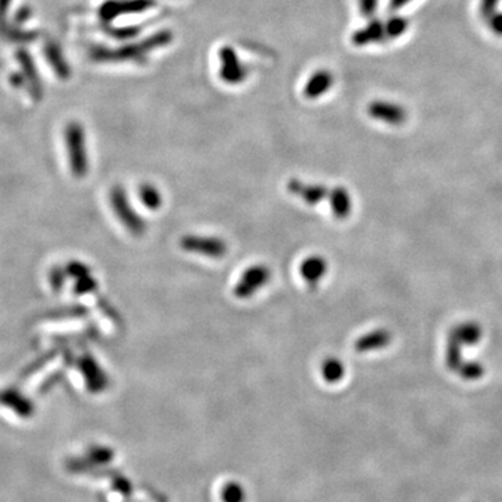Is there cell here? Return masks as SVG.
I'll return each instance as SVG.
<instances>
[{
	"mask_svg": "<svg viewBox=\"0 0 502 502\" xmlns=\"http://www.w3.org/2000/svg\"><path fill=\"white\" fill-rule=\"evenodd\" d=\"M386 342V335L384 332H373L369 335H365L356 342V351L359 352H367L373 351L376 348H381Z\"/></svg>",
	"mask_w": 502,
	"mask_h": 502,
	"instance_id": "obj_18",
	"label": "cell"
},
{
	"mask_svg": "<svg viewBox=\"0 0 502 502\" xmlns=\"http://www.w3.org/2000/svg\"><path fill=\"white\" fill-rule=\"evenodd\" d=\"M180 249L186 252L205 255L214 259H221L228 254L229 246L224 239L217 236L186 235L180 239Z\"/></svg>",
	"mask_w": 502,
	"mask_h": 502,
	"instance_id": "obj_5",
	"label": "cell"
},
{
	"mask_svg": "<svg viewBox=\"0 0 502 502\" xmlns=\"http://www.w3.org/2000/svg\"><path fill=\"white\" fill-rule=\"evenodd\" d=\"M500 0H482V6H480V11L484 17H490L494 14V10L497 7Z\"/></svg>",
	"mask_w": 502,
	"mask_h": 502,
	"instance_id": "obj_23",
	"label": "cell"
},
{
	"mask_svg": "<svg viewBox=\"0 0 502 502\" xmlns=\"http://www.w3.org/2000/svg\"><path fill=\"white\" fill-rule=\"evenodd\" d=\"M490 27L493 28L494 32H497L498 35H502V13L501 14H494L493 18L490 20Z\"/></svg>",
	"mask_w": 502,
	"mask_h": 502,
	"instance_id": "obj_25",
	"label": "cell"
},
{
	"mask_svg": "<svg viewBox=\"0 0 502 502\" xmlns=\"http://www.w3.org/2000/svg\"><path fill=\"white\" fill-rule=\"evenodd\" d=\"M286 189L290 194L300 198L307 205H318L328 196V189L324 184L306 183L296 177L286 183Z\"/></svg>",
	"mask_w": 502,
	"mask_h": 502,
	"instance_id": "obj_7",
	"label": "cell"
},
{
	"mask_svg": "<svg viewBox=\"0 0 502 502\" xmlns=\"http://www.w3.org/2000/svg\"><path fill=\"white\" fill-rule=\"evenodd\" d=\"M376 0H360L362 14L366 17H372L376 11Z\"/></svg>",
	"mask_w": 502,
	"mask_h": 502,
	"instance_id": "obj_24",
	"label": "cell"
},
{
	"mask_svg": "<svg viewBox=\"0 0 502 502\" xmlns=\"http://www.w3.org/2000/svg\"><path fill=\"white\" fill-rule=\"evenodd\" d=\"M219 60H221V77L224 81L229 84H238L245 80L246 70L243 69L242 63L238 59V55L233 52L232 48L225 46L219 50Z\"/></svg>",
	"mask_w": 502,
	"mask_h": 502,
	"instance_id": "obj_9",
	"label": "cell"
},
{
	"mask_svg": "<svg viewBox=\"0 0 502 502\" xmlns=\"http://www.w3.org/2000/svg\"><path fill=\"white\" fill-rule=\"evenodd\" d=\"M321 374L327 382H338L345 374V367L341 360L330 358L321 365Z\"/></svg>",
	"mask_w": 502,
	"mask_h": 502,
	"instance_id": "obj_17",
	"label": "cell"
},
{
	"mask_svg": "<svg viewBox=\"0 0 502 502\" xmlns=\"http://www.w3.org/2000/svg\"><path fill=\"white\" fill-rule=\"evenodd\" d=\"M385 35V27L374 21L372 24H369L366 28L358 31L355 35H353V42L359 46L362 45H366V43H372V42H376L378 39H382V36Z\"/></svg>",
	"mask_w": 502,
	"mask_h": 502,
	"instance_id": "obj_16",
	"label": "cell"
},
{
	"mask_svg": "<svg viewBox=\"0 0 502 502\" xmlns=\"http://www.w3.org/2000/svg\"><path fill=\"white\" fill-rule=\"evenodd\" d=\"M410 0H391V7L393 8V10H398V8H400V7H403L406 3H409Z\"/></svg>",
	"mask_w": 502,
	"mask_h": 502,
	"instance_id": "obj_26",
	"label": "cell"
},
{
	"mask_svg": "<svg viewBox=\"0 0 502 502\" xmlns=\"http://www.w3.org/2000/svg\"><path fill=\"white\" fill-rule=\"evenodd\" d=\"M172 35L170 32H161L148 41L134 45V46H126L123 49H105V48H95L93 50V57L95 60H138L142 59L144 55L158 46H162L170 41Z\"/></svg>",
	"mask_w": 502,
	"mask_h": 502,
	"instance_id": "obj_3",
	"label": "cell"
},
{
	"mask_svg": "<svg viewBox=\"0 0 502 502\" xmlns=\"http://www.w3.org/2000/svg\"><path fill=\"white\" fill-rule=\"evenodd\" d=\"M77 366L80 373L83 374L87 388L91 392L94 393L102 392L109 385L107 373L102 370V367L98 365V362L94 359L93 355L90 353L81 355L77 360Z\"/></svg>",
	"mask_w": 502,
	"mask_h": 502,
	"instance_id": "obj_6",
	"label": "cell"
},
{
	"mask_svg": "<svg viewBox=\"0 0 502 502\" xmlns=\"http://www.w3.org/2000/svg\"><path fill=\"white\" fill-rule=\"evenodd\" d=\"M330 205L337 219H346L352 211V200L349 191L342 186L332 189L330 194Z\"/></svg>",
	"mask_w": 502,
	"mask_h": 502,
	"instance_id": "obj_12",
	"label": "cell"
},
{
	"mask_svg": "<svg viewBox=\"0 0 502 502\" xmlns=\"http://www.w3.org/2000/svg\"><path fill=\"white\" fill-rule=\"evenodd\" d=\"M138 197L141 204L151 211H158L163 204L162 193L152 183H142L138 187Z\"/></svg>",
	"mask_w": 502,
	"mask_h": 502,
	"instance_id": "obj_15",
	"label": "cell"
},
{
	"mask_svg": "<svg viewBox=\"0 0 502 502\" xmlns=\"http://www.w3.org/2000/svg\"><path fill=\"white\" fill-rule=\"evenodd\" d=\"M109 203L121 224L126 231L135 238H141L147 232V222L138 215V212L133 208L131 201L125 187L121 184H115L109 190Z\"/></svg>",
	"mask_w": 502,
	"mask_h": 502,
	"instance_id": "obj_2",
	"label": "cell"
},
{
	"mask_svg": "<svg viewBox=\"0 0 502 502\" xmlns=\"http://www.w3.org/2000/svg\"><path fill=\"white\" fill-rule=\"evenodd\" d=\"M155 6L154 0H109L102 4L100 14L105 21H111L122 14L141 13Z\"/></svg>",
	"mask_w": 502,
	"mask_h": 502,
	"instance_id": "obj_8",
	"label": "cell"
},
{
	"mask_svg": "<svg viewBox=\"0 0 502 502\" xmlns=\"http://www.w3.org/2000/svg\"><path fill=\"white\" fill-rule=\"evenodd\" d=\"M0 406L11 410L21 419H28L34 414L35 407L29 399H27L17 389H0Z\"/></svg>",
	"mask_w": 502,
	"mask_h": 502,
	"instance_id": "obj_10",
	"label": "cell"
},
{
	"mask_svg": "<svg viewBox=\"0 0 502 502\" xmlns=\"http://www.w3.org/2000/svg\"><path fill=\"white\" fill-rule=\"evenodd\" d=\"M66 273H69V275H72L73 278L79 279V278H81V276H84V275L91 273V269H90L86 264H83V262L73 261V262H70V264L67 265Z\"/></svg>",
	"mask_w": 502,
	"mask_h": 502,
	"instance_id": "obj_21",
	"label": "cell"
},
{
	"mask_svg": "<svg viewBox=\"0 0 502 502\" xmlns=\"http://www.w3.org/2000/svg\"><path fill=\"white\" fill-rule=\"evenodd\" d=\"M49 278H50L52 287L55 289V292H57V290L63 286V283H65V271L60 269V266H56V268L52 269Z\"/></svg>",
	"mask_w": 502,
	"mask_h": 502,
	"instance_id": "obj_22",
	"label": "cell"
},
{
	"mask_svg": "<svg viewBox=\"0 0 502 502\" xmlns=\"http://www.w3.org/2000/svg\"><path fill=\"white\" fill-rule=\"evenodd\" d=\"M98 287V283L97 280L91 276V273L88 275H84L79 279H76V285H74V293L76 294H88V293H93L95 292Z\"/></svg>",
	"mask_w": 502,
	"mask_h": 502,
	"instance_id": "obj_19",
	"label": "cell"
},
{
	"mask_svg": "<svg viewBox=\"0 0 502 502\" xmlns=\"http://www.w3.org/2000/svg\"><path fill=\"white\" fill-rule=\"evenodd\" d=\"M406 27H407V21L405 18L393 17L385 25V35H388L391 38H396V36H399V35H402L405 32Z\"/></svg>",
	"mask_w": 502,
	"mask_h": 502,
	"instance_id": "obj_20",
	"label": "cell"
},
{
	"mask_svg": "<svg viewBox=\"0 0 502 502\" xmlns=\"http://www.w3.org/2000/svg\"><path fill=\"white\" fill-rule=\"evenodd\" d=\"M327 272L328 262L323 255L318 254L307 257L300 264V275L310 287H316L324 279Z\"/></svg>",
	"mask_w": 502,
	"mask_h": 502,
	"instance_id": "obj_11",
	"label": "cell"
},
{
	"mask_svg": "<svg viewBox=\"0 0 502 502\" xmlns=\"http://www.w3.org/2000/svg\"><path fill=\"white\" fill-rule=\"evenodd\" d=\"M369 112L374 119L384 121V122H388V123H392V125L400 123L405 119L403 109H400L399 107H396L393 104H386V102H374V104H372Z\"/></svg>",
	"mask_w": 502,
	"mask_h": 502,
	"instance_id": "obj_14",
	"label": "cell"
},
{
	"mask_svg": "<svg viewBox=\"0 0 502 502\" xmlns=\"http://www.w3.org/2000/svg\"><path fill=\"white\" fill-rule=\"evenodd\" d=\"M332 84H334V79H332L331 73H328L325 70L317 72L307 81V84L304 87V95L308 100L318 98V97L324 95L331 88Z\"/></svg>",
	"mask_w": 502,
	"mask_h": 502,
	"instance_id": "obj_13",
	"label": "cell"
},
{
	"mask_svg": "<svg viewBox=\"0 0 502 502\" xmlns=\"http://www.w3.org/2000/svg\"><path fill=\"white\" fill-rule=\"evenodd\" d=\"M65 144L72 175L77 179H83L90 170L88 154L86 147V131L83 126L77 122H72L66 126Z\"/></svg>",
	"mask_w": 502,
	"mask_h": 502,
	"instance_id": "obj_1",
	"label": "cell"
},
{
	"mask_svg": "<svg viewBox=\"0 0 502 502\" xmlns=\"http://www.w3.org/2000/svg\"><path fill=\"white\" fill-rule=\"evenodd\" d=\"M272 272L265 264H255L249 266L239 278L233 287V294L239 300L250 299L257 294L271 279Z\"/></svg>",
	"mask_w": 502,
	"mask_h": 502,
	"instance_id": "obj_4",
	"label": "cell"
}]
</instances>
